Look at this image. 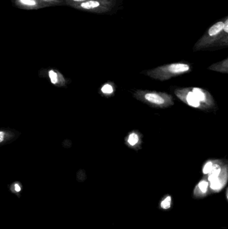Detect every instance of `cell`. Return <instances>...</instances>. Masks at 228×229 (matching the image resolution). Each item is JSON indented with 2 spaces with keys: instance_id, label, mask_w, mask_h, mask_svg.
Here are the masks:
<instances>
[{
  "instance_id": "cell-3",
  "label": "cell",
  "mask_w": 228,
  "mask_h": 229,
  "mask_svg": "<svg viewBox=\"0 0 228 229\" xmlns=\"http://www.w3.org/2000/svg\"><path fill=\"white\" fill-rule=\"evenodd\" d=\"M174 92L177 98H179L181 101L187 104V105L195 109H201V110H205V109L203 105L199 101L197 97L190 90L189 88L177 89L175 90Z\"/></svg>"
},
{
  "instance_id": "cell-1",
  "label": "cell",
  "mask_w": 228,
  "mask_h": 229,
  "mask_svg": "<svg viewBox=\"0 0 228 229\" xmlns=\"http://www.w3.org/2000/svg\"><path fill=\"white\" fill-rule=\"evenodd\" d=\"M191 66L186 63H173L162 66L143 73L154 79L166 80L172 77L189 73Z\"/></svg>"
},
{
  "instance_id": "cell-4",
  "label": "cell",
  "mask_w": 228,
  "mask_h": 229,
  "mask_svg": "<svg viewBox=\"0 0 228 229\" xmlns=\"http://www.w3.org/2000/svg\"><path fill=\"white\" fill-rule=\"evenodd\" d=\"M199 101L205 107V109L213 108L215 105L214 100L211 94L207 90L198 87H189Z\"/></svg>"
},
{
  "instance_id": "cell-5",
  "label": "cell",
  "mask_w": 228,
  "mask_h": 229,
  "mask_svg": "<svg viewBox=\"0 0 228 229\" xmlns=\"http://www.w3.org/2000/svg\"><path fill=\"white\" fill-rule=\"evenodd\" d=\"M223 168H224V166H223V163L222 161L220 160L213 161L212 170H211V172L208 174L207 180L209 182H211V181L214 180V179L217 178L218 176H220L221 172H222Z\"/></svg>"
},
{
  "instance_id": "cell-7",
  "label": "cell",
  "mask_w": 228,
  "mask_h": 229,
  "mask_svg": "<svg viewBox=\"0 0 228 229\" xmlns=\"http://www.w3.org/2000/svg\"><path fill=\"white\" fill-rule=\"evenodd\" d=\"M224 23L222 22V21H220V22L216 23L215 24L211 26V27L210 28L209 30V34L211 36H213L217 35V34L222 31L223 29H224Z\"/></svg>"
},
{
  "instance_id": "cell-15",
  "label": "cell",
  "mask_w": 228,
  "mask_h": 229,
  "mask_svg": "<svg viewBox=\"0 0 228 229\" xmlns=\"http://www.w3.org/2000/svg\"><path fill=\"white\" fill-rule=\"evenodd\" d=\"M21 3L29 6H34L36 5V1L35 0H20Z\"/></svg>"
},
{
  "instance_id": "cell-8",
  "label": "cell",
  "mask_w": 228,
  "mask_h": 229,
  "mask_svg": "<svg viewBox=\"0 0 228 229\" xmlns=\"http://www.w3.org/2000/svg\"><path fill=\"white\" fill-rule=\"evenodd\" d=\"M215 66H211V67L210 68V69L215 71H219V72L221 73H227V60H225L224 62H222V63L220 64H215Z\"/></svg>"
},
{
  "instance_id": "cell-11",
  "label": "cell",
  "mask_w": 228,
  "mask_h": 229,
  "mask_svg": "<svg viewBox=\"0 0 228 229\" xmlns=\"http://www.w3.org/2000/svg\"><path fill=\"white\" fill-rule=\"evenodd\" d=\"M101 91L104 95H110L114 92V89L112 85L107 83L103 86V87L101 88Z\"/></svg>"
},
{
  "instance_id": "cell-17",
  "label": "cell",
  "mask_w": 228,
  "mask_h": 229,
  "mask_svg": "<svg viewBox=\"0 0 228 229\" xmlns=\"http://www.w3.org/2000/svg\"><path fill=\"white\" fill-rule=\"evenodd\" d=\"M4 132H0V143L1 142H3L4 140Z\"/></svg>"
},
{
  "instance_id": "cell-20",
  "label": "cell",
  "mask_w": 228,
  "mask_h": 229,
  "mask_svg": "<svg viewBox=\"0 0 228 229\" xmlns=\"http://www.w3.org/2000/svg\"><path fill=\"white\" fill-rule=\"evenodd\" d=\"M45 1H49V0H45ZM51 1H53V0H51Z\"/></svg>"
},
{
  "instance_id": "cell-6",
  "label": "cell",
  "mask_w": 228,
  "mask_h": 229,
  "mask_svg": "<svg viewBox=\"0 0 228 229\" xmlns=\"http://www.w3.org/2000/svg\"><path fill=\"white\" fill-rule=\"evenodd\" d=\"M140 142V137L138 133L133 132H131L128 135L127 141H126V144H127L128 146L130 147H136Z\"/></svg>"
},
{
  "instance_id": "cell-2",
  "label": "cell",
  "mask_w": 228,
  "mask_h": 229,
  "mask_svg": "<svg viewBox=\"0 0 228 229\" xmlns=\"http://www.w3.org/2000/svg\"><path fill=\"white\" fill-rule=\"evenodd\" d=\"M134 97L144 103L160 108H165L174 105L173 97L166 92L137 90L135 92Z\"/></svg>"
},
{
  "instance_id": "cell-18",
  "label": "cell",
  "mask_w": 228,
  "mask_h": 229,
  "mask_svg": "<svg viewBox=\"0 0 228 229\" xmlns=\"http://www.w3.org/2000/svg\"><path fill=\"white\" fill-rule=\"evenodd\" d=\"M15 190L17 192H20V191L21 190V188L20 187V186H19L18 183H16V184H15Z\"/></svg>"
},
{
  "instance_id": "cell-10",
  "label": "cell",
  "mask_w": 228,
  "mask_h": 229,
  "mask_svg": "<svg viewBox=\"0 0 228 229\" xmlns=\"http://www.w3.org/2000/svg\"><path fill=\"white\" fill-rule=\"evenodd\" d=\"M213 165V160H209L207 161H206V163L204 164V166L203 167L202 171L203 174H210L211 172V170H212Z\"/></svg>"
},
{
  "instance_id": "cell-9",
  "label": "cell",
  "mask_w": 228,
  "mask_h": 229,
  "mask_svg": "<svg viewBox=\"0 0 228 229\" xmlns=\"http://www.w3.org/2000/svg\"><path fill=\"white\" fill-rule=\"evenodd\" d=\"M99 3L98 1H88L86 2H84L81 4V7L84 9H90L92 8H95L96 7L99 6Z\"/></svg>"
},
{
  "instance_id": "cell-14",
  "label": "cell",
  "mask_w": 228,
  "mask_h": 229,
  "mask_svg": "<svg viewBox=\"0 0 228 229\" xmlns=\"http://www.w3.org/2000/svg\"><path fill=\"white\" fill-rule=\"evenodd\" d=\"M49 76L50 78L51 82L53 83V84H56V83L58 82V77H57V74L54 72L53 70H50L49 72Z\"/></svg>"
},
{
  "instance_id": "cell-16",
  "label": "cell",
  "mask_w": 228,
  "mask_h": 229,
  "mask_svg": "<svg viewBox=\"0 0 228 229\" xmlns=\"http://www.w3.org/2000/svg\"><path fill=\"white\" fill-rule=\"evenodd\" d=\"M227 27H228V20H227L226 21H225V23H224V30H225V32H226V33L228 32Z\"/></svg>"
},
{
  "instance_id": "cell-12",
  "label": "cell",
  "mask_w": 228,
  "mask_h": 229,
  "mask_svg": "<svg viewBox=\"0 0 228 229\" xmlns=\"http://www.w3.org/2000/svg\"><path fill=\"white\" fill-rule=\"evenodd\" d=\"M209 183L206 180H201L198 183V188L201 192L205 194L208 190Z\"/></svg>"
},
{
  "instance_id": "cell-19",
  "label": "cell",
  "mask_w": 228,
  "mask_h": 229,
  "mask_svg": "<svg viewBox=\"0 0 228 229\" xmlns=\"http://www.w3.org/2000/svg\"><path fill=\"white\" fill-rule=\"evenodd\" d=\"M74 1H86V0H74Z\"/></svg>"
},
{
  "instance_id": "cell-13",
  "label": "cell",
  "mask_w": 228,
  "mask_h": 229,
  "mask_svg": "<svg viewBox=\"0 0 228 229\" xmlns=\"http://www.w3.org/2000/svg\"><path fill=\"white\" fill-rule=\"evenodd\" d=\"M171 197L167 196L165 200H163L161 203V206L164 209H168L171 207Z\"/></svg>"
}]
</instances>
